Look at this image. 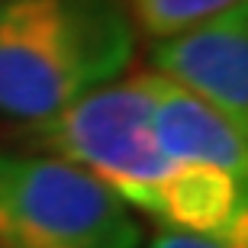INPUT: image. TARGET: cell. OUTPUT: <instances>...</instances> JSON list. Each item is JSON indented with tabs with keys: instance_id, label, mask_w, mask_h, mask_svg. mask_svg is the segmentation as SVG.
Instances as JSON below:
<instances>
[{
	"instance_id": "cell-1",
	"label": "cell",
	"mask_w": 248,
	"mask_h": 248,
	"mask_svg": "<svg viewBox=\"0 0 248 248\" xmlns=\"http://www.w3.org/2000/svg\"><path fill=\"white\" fill-rule=\"evenodd\" d=\"M132 52L120 0H0V113L42 123L123 78Z\"/></svg>"
},
{
	"instance_id": "cell-2",
	"label": "cell",
	"mask_w": 248,
	"mask_h": 248,
	"mask_svg": "<svg viewBox=\"0 0 248 248\" xmlns=\"http://www.w3.org/2000/svg\"><path fill=\"white\" fill-rule=\"evenodd\" d=\"M13 139L26 152H42L84 168L129 210L155 219H161L168 190L184 165L165 155L152 136L145 71L93 87L55 116L19 126Z\"/></svg>"
},
{
	"instance_id": "cell-3",
	"label": "cell",
	"mask_w": 248,
	"mask_h": 248,
	"mask_svg": "<svg viewBox=\"0 0 248 248\" xmlns=\"http://www.w3.org/2000/svg\"><path fill=\"white\" fill-rule=\"evenodd\" d=\"M0 248H142L126 203L62 158L0 152Z\"/></svg>"
},
{
	"instance_id": "cell-4",
	"label": "cell",
	"mask_w": 248,
	"mask_h": 248,
	"mask_svg": "<svg viewBox=\"0 0 248 248\" xmlns=\"http://www.w3.org/2000/svg\"><path fill=\"white\" fill-rule=\"evenodd\" d=\"M152 71L187 87L248 132V7L245 0L148 52Z\"/></svg>"
},
{
	"instance_id": "cell-5",
	"label": "cell",
	"mask_w": 248,
	"mask_h": 248,
	"mask_svg": "<svg viewBox=\"0 0 248 248\" xmlns=\"http://www.w3.org/2000/svg\"><path fill=\"white\" fill-rule=\"evenodd\" d=\"M145 84L152 100V136L165 155L174 161L219 168L248 184V145L239 126H232L197 93L155 71H145Z\"/></svg>"
},
{
	"instance_id": "cell-6",
	"label": "cell",
	"mask_w": 248,
	"mask_h": 248,
	"mask_svg": "<svg viewBox=\"0 0 248 248\" xmlns=\"http://www.w3.org/2000/svg\"><path fill=\"white\" fill-rule=\"evenodd\" d=\"M242 0H126L129 19L152 39H168L203 19L219 16L222 10L235 7Z\"/></svg>"
},
{
	"instance_id": "cell-7",
	"label": "cell",
	"mask_w": 248,
	"mask_h": 248,
	"mask_svg": "<svg viewBox=\"0 0 248 248\" xmlns=\"http://www.w3.org/2000/svg\"><path fill=\"white\" fill-rule=\"evenodd\" d=\"M148 248H222L210 239L190 235V232H177V229H161L155 239L148 242Z\"/></svg>"
}]
</instances>
